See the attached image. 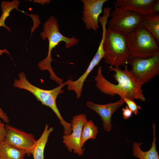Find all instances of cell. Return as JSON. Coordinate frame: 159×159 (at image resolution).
Masks as SVG:
<instances>
[{"instance_id": "e0dca14e", "label": "cell", "mask_w": 159, "mask_h": 159, "mask_svg": "<svg viewBox=\"0 0 159 159\" xmlns=\"http://www.w3.org/2000/svg\"><path fill=\"white\" fill-rule=\"evenodd\" d=\"M97 128L91 120L85 122L82 130L80 139V145L82 148L88 140L96 139L98 132Z\"/></svg>"}, {"instance_id": "8fae6325", "label": "cell", "mask_w": 159, "mask_h": 159, "mask_svg": "<svg viewBox=\"0 0 159 159\" xmlns=\"http://www.w3.org/2000/svg\"><path fill=\"white\" fill-rule=\"evenodd\" d=\"M125 103L124 99H120L116 102L100 105L87 101V106L96 112L101 117L103 121L104 130L106 132L110 131L112 128L111 117L113 113Z\"/></svg>"}, {"instance_id": "4fadbf2b", "label": "cell", "mask_w": 159, "mask_h": 159, "mask_svg": "<svg viewBox=\"0 0 159 159\" xmlns=\"http://www.w3.org/2000/svg\"><path fill=\"white\" fill-rule=\"evenodd\" d=\"M153 140L150 149L146 151L142 150L140 146L142 143H137L133 142L132 151L133 155L140 159H159L158 153L157 151L155 142L156 138L155 135L156 125L154 123L153 125Z\"/></svg>"}, {"instance_id": "2e32d148", "label": "cell", "mask_w": 159, "mask_h": 159, "mask_svg": "<svg viewBox=\"0 0 159 159\" xmlns=\"http://www.w3.org/2000/svg\"><path fill=\"white\" fill-rule=\"evenodd\" d=\"M26 152L8 145L0 143V159H24Z\"/></svg>"}, {"instance_id": "ffe728a7", "label": "cell", "mask_w": 159, "mask_h": 159, "mask_svg": "<svg viewBox=\"0 0 159 159\" xmlns=\"http://www.w3.org/2000/svg\"><path fill=\"white\" fill-rule=\"evenodd\" d=\"M6 135L5 125L0 119V143L4 141Z\"/></svg>"}, {"instance_id": "ba28073f", "label": "cell", "mask_w": 159, "mask_h": 159, "mask_svg": "<svg viewBox=\"0 0 159 159\" xmlns=\"http://www.w3.org/2000/svg\"><path fill=\"white\" fill-rule=\"evenodd\" d=\"M6 135L4 142L17 149L25 151L30 155L36 142L34 135L14 127L5 125Z\"/></svg>"}, {"instance_id": "9a60e30c", "label": "cell", "mask_w": 159, "mask_h": 159, "mask_svg": "<svg viewBox=\"0 0 159 159\" xmlns=\"http://www.w3.org/2000/svg\"><path fill=\"white\" fill-rule=\"evenodd\" d=\"M159 41V14H152L143 16L140 24Z\"/></svg>"}, {"instance_id": "603a6c76", "label": "cell", "mask_w": 159, "mask_h": 159, "mask_svg": "<svg viewBox=\"0 0 159 159\" xmlns=\"http://www.w3.org/2000/svg\"><path fill=\"white\" fill-rule=\"evenodd\" d=\"M152 11L153 14H158L159 13V0H155L152 7Z\"/></svg>"}, {"instance_id": "6da1fadb", "label": "cell", "mask_w": 159, "mask_h": 159, "mask_svg": "<svg viewBox=\"0 0 159 159\" xmlns=\"http://www.w3.org/2000/svg\"><path fill=\"white\" fill-rule=\"evenodd\" d=\"M109 68L110 71L115 72L113 77L117 83L113 84L106 79L102 74L101 67H100L95 80L97 87L101 92L111 96L117 95L123 98L145 101L142 89L143 84L128 70L127 64L125 66L123 70L119 67L110 66Z\"/></svg>"}, {"instance_id": "9c48e42d", "label": "cell", "mask_w": 159, "mask_h": 159, "mask_svg": "<svg viewBox=\"0 0 159 159\" xmlns=\"http://www.w3.org/2000/svg\"><path fill=\"white\" fill-rule=\"evenodd\" d=\"M87 120L86 115L81 114L73 116L71 121L72 132L69 135H64L63 143L65 144L68 150L79 156L83 155L84 149L80 145V139L83 125Z\"/></svg>"}, {"instance_id": "cb8c5ba5", "label": "cell", "mask_w": 159, "mask_h": 159, "mask_svg": "<svg viewBox=\"0 0 159 159\" xmlns=\"http://www.w3.org/2000/svg\"><path fill=\"white\" fill-rule=\"evenodd\" d=\"M4 53H6L10 55L9 53L6 49H0V56L2 55Z\"/></svg>"}, {"instance_id": "30bf717a", "label": "cell", "mask_w": 159, "mask_h": 159, "mask_svg": "<svg viewBox=\"0 0 159 159\" xmlns=\"http://www.w3.org/2000/svg\"><path fill=\"white\" fill-rule=\"evenodd\" d=\"M83 10L82 19L86 28L97 32L99 27L98 19L104 4L108 0H81Z\"/></svg>"}, {"instance_id": "8992f818", "label": "cell", "mask_w": 159, "mask_h": 159, "mask_svg": "<svg viewBox=\"0 0 159 159\" xmlns=\"http://www.w3.org/2000/svg\"><path fill=\"white\" fill-rule=\"evenodd\" d=\"M143 16L135 11L115 7L110 14L111 18L107 24L108 28L127 35L140 25Z\"/></svg>"}, {"instance_id": "7c38bea8", "label": "cell", "mask_w": 159, "mask_h": 159, "mask_svg": "<svg viewBox=\"0 0 159 159\" xmlns=\"http://www.w3.org/2000/svg\"><path fill=\"white\" fill-rule=\"evenodd\" d=\"M155 0H116L112 2L119 7L138 13L143 16L153 14V6Z\"/></svg>"}, {"instance_id": "5b68a950", "label": "cell", "mask_w": 159, "mask_h": 159, "mask_svg": "<svg viewBox=\"0 0 159 159\" xmlns=\"http://www.w3.org/2000/svg\"><path fill=\"white\" fill-rule=\"evenodd\" d=\"M126 40L131 58L147 59L159 54V47L155 37L141 25L134 32L126 35Z\"/></svg>"}, {"instance_id": "d6986e66", "label": "cell", "mask_w": 159, "mask_h": 159, "mask_svg": "<svg viewBox=\"0 0 159 159\" xmlns=\"http://www.w3.org/2000/svg\"><path fill=\"white\" fill-rule=\"evenodd\" d=\"M125 103H126L127 106L132 111V113L137 115L138 112V110L141 109L140 106L137 105L133 100L123 98Z\"/></svg>"}, {"instance_id": "ac0fdd59", "label": "cell", "mask_w": 159, "mask_h": 159, "mask_svg": "<svg viewBox=\"0 0 159 159\" xmlns=\"http://www.w3.org/2000/svg\"><path fill=\"white\" fill-rule=\"evenodd\" d=\"M19 3V1L16 0L11 1H2L1 5L2 13L0 17V27L3 26L8 31H11V29L10 28L5 24V21L9 16L11 10L14 9H18Z\"/></svg>"}, {"instance_id": "277c9868", "label": "cell", "mask_w": 159, "mask_h": 159, "mask_svg": "<svg viewBox=\"0 0 159 159\" xmlns=\"http://www.w3.org/2000/svg\"><path fill=\"white\" fill-rule=\"evenodd\" d=\"M103 48L105 63L115 67L125 66L131 58L124 33L108 28L106 29Z\"/></svg>"}, {"instance_id": "7a4b0ae2", "label": "cell", "mask_w": 159, "mask_h": 159, "mask_svg": "<svg viewBox=\"0 0 159 159\" xmlns=\"http://www.w3.org/2000/svg\"><path fill=\"white\" fill-rule=\"evenodd\" d=\"M59 25L57 20L53 16H50L44 24L43 30L40 32V35L43 40L47 38L48 40V53L47 57L39 62L38 65L42 70H48L51 79L60 85L63 83V80L55 74L51 67L52 50L62 42L65 43V47L68 49L77 44L79 40L74 36L68 37L63 35L59 31Z\"/></svg>"}, {"instance_id": "44dd1931", "label": "cell", "mask_w": 159, "mask_h": 159, "mask_svg": "<svg viewBox=\"0 0 159 159\" xmlns=\"http://www.w3.org/2000/svg\"><path fill=\"white\" fill-rule=\"evenodd\" d=\"M122 110L123 117L125 119H128L131 117L132 113L127 106L122 108Z\"/></svg>"}, {"instance_id": "5bb4252c", "label": "cell", "mask_w": 159, "mask_h": 159, "mask_svg": "<svg viewBox=\"0 0 159 159\" xmlns=\"http://www.w3.org/2000/svg\"><path fill=\"white\" fill-rule=\"evenodd\" d=\"M53 129L52 127L49 128L48 124L46 125L41 135L36 141L32 153L34 159H44V152L45 145L49 136Z\"/></svg>"}, {"instance_id": "3957f363", "label": "cell", "mask_w": 159, "mask_h": 159, "mask_svg": "<svg viewBox=\"0 0 159 159\" xmlns=\"http://www.w3.org/2000/svg\"><path fill=\"white\" fill-rule=\"evenodd\" d=\"M19 79L14 80L13 86L19 89H23L30 92L43 105L50 108L59 119L61 124L64 127V135L70 134L72 132L71 123L65 121L62 116L56 104V99L58 95L64 91L62 88L67 85L70 81L68 80L56 87L51 90H45L35 86L28 81L24 72H21L18 74Z\"/></svg>"}, {"instance_id": "7402d4cb", "label": "cell", "mask_w": 159, "mask_h": 159, "mask_svg": "<svg viewBox=\"0 0 159 159\" xmlns=\"http://www.w3.org/2000/svg\"><path fill=\"white\" fill-rule=\"evenodd\" d=\"M0 118L6 124H8L9 122V119L7 114L4 112L0 107Z\"/></svg>"}, {"instance_id": "52a82bcc", "label": "cell", "mask_w": 159, "mask_h": 159, "mask_svg": "<svg viewBox=\"0 0 159 159\" xmlns=\"http://www.w3.org/2000/svg\"><path fill=\"white\" fill-rule=\"evenodd\" d=\"M128 63L132 73L143 85L159 74V54L147 59L132 58Z\"/></svg>"}]
</instances>
